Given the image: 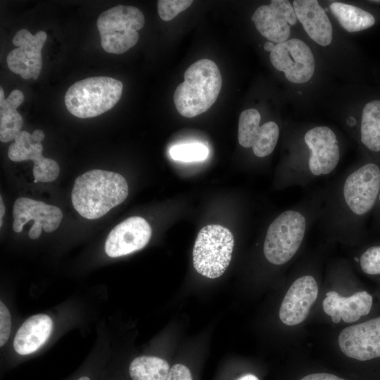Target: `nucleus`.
<instances>
[{"instance_id": "nucleus-1", "label": "nucleus", "mask_w": 380, "mask_h": 380, "mask_svg": "<svg viewBox=\"0 0 380 380\" xmlns=\"http://www.w3.org/2000/svg\"><path fill=\"white\" fill-rule=\"evenodd\" d=\"M128 195V185L121 175L92 170L77 177L72 191L76 211L89 220L99 218L122 203Z\"/></svg>"}, {"instance_id": "nucleus-2", "label": "nucleus", "mask_w": 380, "mask_h": 380, "mask_svg": "<svg viewBox=\"0 0 380 380\" xmlns=\"http://www.w3.org/2000/svg\"><path fill=\"white\" fill-rule=\"evenodd\" d=\"M184 82L176 88L173 99L177 111L193 118L208 110L216 101L222 87V75L210 59H200L185 71Z\"/></svg>"}, {"instance_id": "nucleus-3", "label": "nucleus", "mask_w": 380, "mask_h": 380, "mask_svg": "<svg viewBox=\"0 0 380 380\" xmlns=\"http://www.w3.org/2000/svg\"><path fill=\"white\" fill-rule=\"evenodd\" d=\"M123 84L110 77H91L76 82L67 90L65 104L80 118L98 116L111 109L120 100Z\"/></svg>"}, {"instance_id": "nucleus-4", "label": "nucleus", "mask_w": 380, "mask_h": 380, "mask_svg": "<svg viewBox=\"0 0 380 380\" xmlns=\"http://www.w3.org/2000/svg\"><path fill=\"white\" fill-rule=\"evenodd\" d=\"M144 23V14L134 6L118 5L105 11L96 22L102 48L110 53L126 52L138 42L137 31Z\"/></svg>"}, {"instance_id": "nucleus-5", "label": "nucleus", "mask_w": 380, "mask_h": 380, "mask_svg": "<svg viewBox=\"0 0 380 380\" xmlns=\"http://www.w3.org/2000/svg\"><path fill=\"white\" fill-rule=\"evenodd\" d=\"M232 232L218 224H208L198 232L193 249V264L200 274L215 279L228 267L234 248Z\"/></svg>"}, {"instance_id": "nucleus-6", "label": "nucleus", "mask_w": 380, "mask_h": 380, "mask_svg": "<svg viewBox=\"0 0 380 380\" xmlns=\"http://www.w3.org/2000/svg\"><path fill=\"white\" fill-rule=\"evenodd\" d=\"M306 229L305 217L299 212L286 210L269 226L263 245L265 258L272 264L283 265L298 251Z\"/></svg>"}, {"instance_id": "nucleus-7", "label": "nucleus", "mask_w": 380, "mask_h": 380, "mask_svg": "<svg viewBox=\"0 0 380 380\" xmlns=\"http://www.w3.org/2000/svg\"><path fill=\"white\" fill-rule=\"evenodd\" d=\"M270 61L286 78L296 84L308 82L314 74L315 63L310 47L299 39L276 44L270 55Z\"/></svg>"}, {"instance_id": "nucleus-8", "label": "nucleus", "mask_w": 380, "mask_h": 380, "mask_svg": "<svg viewBox=\"0 0 380 380\" xmlns=\"http://www.w3.org/2000/svg\"><path fill=\"white\" fill-rule=\"evenodd\" d=\"M380 189V169L374 163H367L346 179L343 197L350 210L362 215L374 206Z\"/></svg>"}, {"instance_id": "nucleus-9", "label": "nucleus", "mask_w": 380, "mask_h": 380, "mask_svg": "<svg viewBox=\"0 0 380 380\" xmlns=\"http://www.w3.org/2000/svg\"><path fill=\"white\" fill-rule=\"evenodd\" d=\"M46 37V33L42 30L34 35L25 29L18 31L12 40L18 48L7 56L8 68L23 79L37 80L42 67V50Z\"/></svg>"}, {"instance_id": "nucleus-10", "label": "nucleus", "mask_w": 380, "mask_h": 380, "mask_svg": "<svg viewBox=\"0 0 380 380\" xmlns=\"http://www.w3.org/2000/svg\"><path fill=\"white\" fill-rule=\"evenodd\" d=\"M13 215V229L18 233L23 231V226L28 221H34L28 234L31 239H38L42 229L48 233L55 231L63 218V213L59 208L25 197L15 201Z\"/></svg>"}, {"instance_id": "nucleus-11", "label": "nucleus", "mask_w": 380, "mask_h": 380, "mask_svg": "<svg viewBox=\"0 0 380 380\" xmlns=\"http://www.w3.org/2000/svg\"><path fill=\"white\" fill-rule=\"evenodd\" d=\"M338 343L350 358L366 361L380 357V317L345 328Z\"/></svg>"}, {"instance_id": "nucleus-12", "label": "nucleus", "mask_w": 380, "mask_h": 380, "mask_svg": "<svg viewBox=\"0 0 380 380\" xmlns=\"http://www.w3.org/2000/svg\"><path fill=\"white\" fill-rule=\"evenodd\" d=\"M151 228L143 217H129L115 226L109 233L105 251L111 258L128 255L146 246L151 236Z\"/></svg>"}, {"instance_id": "nucleus-13", "label": "nucleus", "mask_w": 380, "mask_h": 380, "mask_svg": "<svg viewBox=\"0 0 380 380\" xmlns=\"http://www.w3.org/2000/svg\"><path fill=\"white\" fill-rule=\"evenodd\" d=\"M304 141L310 151L309 170L319 176L331 173L337 166L340 151L335 133L328 127H315L308 130Z\"/></svg>"}, {"instance_id": "nucleus-14", "label": "nucleus", "mask_w": 380, "mask_h": 380, "mask_svg": "<svg viewBox=\"0 0 380 380\" xmlns=\"http://www.w3.org/2000/svg\"><path fill=\"white\" fill-rule=\"evenodd\" d=\"M318 295L315 278L305 275L297 279L287 291L279 309L280 320L286 325L294 326L303 322Z\"/></svg>"}, {"instance_id": "nucleus-15", "label": "nucleus", "mask_w": 380, "mask_h": 380, "mask_svg": "<svg viewBox=\"0 0 380 380\" xmlns=\"http://www.w3.org/2000/svg\"><path fill=\"white\" fill-rule=\"evenodd\" d=\"M15 141L10 145L8 156L15 162L32 160L34 165L32 169L34 179L37 182H49L55 180L60 172L59 165L53 159L42 156L43 146L34 142L32 134L20 131L15 136Z\"/></svg>"}, {"instance_id": "nucleus-16", "label": "nucleus", "mask_w": 380, "mask_h": 380, "mask_svg": "<svg viewBox=\"0 0 380 380\" xmlns=\"http://www.w3.org/2000/svg\"><path fill=\"white\" fill-rule=\"evenodd\" d=\"M322 306L324 312L331 317L334 323L337 324L341 319L351 323L370 312L372 296L365 291L348 297L341 296L336 291H329L323 300Z\"/></svg>"}, {"instance_id": "nucleus-17", "label": "nucleus", "mask_w": 380, "mask_h": 380, "mask_svg": "<svg viewBox=\"0 0 380 380\" xmlns=\"http://www.w3.org/2000/svg\"><path fill=\"white\" fill-rule=\"evenodd\" d=\"M298 20L308 35L326 46L332 41V26L324 8L317 0H294L292 3Z\"/></svg>"}, {"instance_id": "nucleus-18", "label": "nucleus", "mask_w": 380, "mask_h": 380, "mask_svg": "<svg viewBox=\"0 0 380 380\" xmlns=\"http://www.w3.org/2000/svg\"><path fill=\"white\" fill-rule=\"evenodd\" d=\"M53 329V322L45 314L27 318L18 329L13 341L15 352L25 355L40 348L48 340Z\"/></svg>"}, {"instance_id": "nucleus-19", "label": "nucleus", "mask_w": 380, "mask_h": 380, "mask_svg": "<svg viewBox=\"0 0 380 380\" xmlns=\"http://www.w3.org/2000/svg\"><path fill=\"white\" fill-rule=\"evenodd\" d=\"M251 20L258 31L268 41L279 44L288 40L290 25L284 18L270 5L259 6L253 13Z\"/></svg>"}, {"instance_id": "nucleus-20", "label": "nucleus", "mask_w": 380, "mask_h": 380, "mask_svg": "<svg viewBox=\"0 0 380 380\" xmlns=\"http://www.w3.org/2000/svg\"><path fill=\"white\" fill-rule=\"evenodd\" d=\"M24 101L23 93L13 90L5 99L3 88H0V140L8 142L14 139L20 132L23 120L17 108Z\"/></svg>"}, {"instance_id": "nucleus-21", "label": "nucleus", "mask_w": 380, "mask_h": 380, "mask_svg": "<svg viewBox=\"0 0 380 380\" xmlns=\"http://www.w3.org/2000/svg\"><path fill=\"white\" fill-rule=\"evenodd\" d=\"M329 8L341 27L348 32L362 31L375 23V18L371 13L353 5L333 2Z\"/></svg>"}, {"instance_id": "nucleus-22", "label": "nucleus", "mask_w": 380, "mask_h": 380, "mask_svg": "<svg viewBox=\"0 0 380 380\" xmlns=\"http://www.w3.org/2000/svg\"><path fill=\"white\" fill-rule=\"evenodd\" d=\"M361 141L369 150L380 151V100H373L363 108Z\"/></svg>"}, {"instance_id": "nucleus-23", "label": "nucleus", "mask_w": 380, "mask_h": 380, "mask_svg": "<svg viewBox=\"0 0 380 380\" xmlns=\"http://www.w3.org/2000/svg\"><path fill=\"white\" fill-rule=\"evenodd\" d=\"M170 369L165 360L143 355L132 361L129 372L132 380H166Z\"/></svg>"}, {"instance_id": "nucleus-24", "label": "nucleus", "mask_w": 380, "mask_h": 380, "mask_svg": "<svg viewBox=\"0 0 380 380\" xmlns=\"http://www.w3.org/2000/svg\"><path fill=\"white\" fill-rule=\"evenodd\" d=\"M260 114L254 108L243 110L239 120L238 140L244 148H252L260 129Z\"/></svg>"}, {"instance_id": "nucleus-25", "label": "nucleus", "mask_w": 380, "mask_h": 380, "mask_svg": "<svg viewBox=\"0 0 380 380\" xmlns=\"http://www.w3.org/2000/svg\"><path fill=\"white\" fill-rule=\"evenodd\" d=\"M279 135V129L276 122L269 121L261 125L252 146L254 154L260 158L270 155L276 146Z\"/></svg>"}, {"instance_id": "nucleus-26", "label": "nucleus", "mask_w": 380, "mask_h": 380, "mask_svg": "<svg viewBox=\"0 0 380 380\" xmlns=\"http://www.w3.org/2000/svg\"><path fill=\"white\" fill-rule=\"evenodd\" d=\"M170 154L175 160L194 162L205 160L208 157V150L200 143L181 144L172 146Z\"/></svg>"}, {"instance_id": "nucleus-27", "label": "nucleus", "mask_w": 380, "mask_h": 380, "mask_svg": "<svg viewBox=\"0 0 380 380\" xmlns=\"http://www.w3.org/2000/svg\"><path fill=\"white\" fill-rule=\"evenodd\" d=\"M192 3L191 0H159L157 3L158 15L162 20L170 21Z\"/></svg>"}, {"instance_id": "nucleus-28", "label": "nucleus", "mask_w": 380, "mask_h": 380, "mask_svg": "<svg viewBox=\"0 0 380 380\" xmlns=\"http://www.w3.org/2000/svg\"><path fill=\"white\" fill-rule=\"evenodd\" d=\"M360 264L366 274H380V246H372L366 250L360 258Z\"/></svg>"}, {"instance_id": "nucleus-29", "label": "nucleus", "mask_w": 380, "mask_h": 380, "mask_svg": "<svg viewBox=\"0 0 380 380\" xmlns=\"http://www.w3.org/2000/svg\"><path fill=\"white\" fill-rule=\"evenodd\" d=\"M277 11L289 25H294L298 19L293 5L286 0H272L269 4Z\"/></svg>"}, {"instance_id": "nucleus-30", "label": "nucleus", "mask_w": 380, "mask_h": 380, "mask_svg": "<svg viewBox=\"0 0 380 380\" xmlns=\"http://www.w3.org/2000/svg\"><path fill=\"white\" fill-rule=\"evenodd\" d=\"M11 329V318L8 309L0 302V346L2 347L8 339Z\"/></svg>"}, {"instance_id": "nucleus-31", "label": "nucleus", "mask_w": 380, "mask_h": 380, "mask_svg": "<svg viewBox=\"0 0 380 380\" xmlns=\"http://www.w3.org/2000/svg\"><path fill=\"white\" fill-rule=\"evenodd\" d=\"M166 380H193L189 368L182 364H175L170 369Z\"/></svg>"}, {"instance_id": "nucleus-32", "label": "nucleus", "mask_w": 380, "mask_h": 380, "mask_svg": "<svg viewBox=\"0 0 380 380\" xmlns=\"http://www.w3.org/2000/svg\"><path fill=\"white\" fill-rule=\"evenodd\" d=\"M300 380H345L338 376L328 373H315L307 375Z\"/></svg>"}, {"instance_id": "nucleus-33", "label": "nucleus", "mask_w": 380, "mask_h": 380, "mask_svg": "<svg viewBox=\"0 0 380 380\" xmlns=\"http://www.w3.org/2000/svg\"><path fill=\"white\" fill-rule=\"evenodd\" d=\"M32 137L34 142L41 143L44 139V133L41 129H35L32 133Z\"/></svg>"}, {"instance_id": "nucleus-34", "label": "nucleus", "mask_w": 380, "mask_h": 380, "mask_svg": "<svg viewBox=\"0 0 380 380\" xmlns=\"http://www.w3.org/2000/svg\"><path fill=\"white\" fill-rule=\"evenodd\" d=\"M236 380H259V379L254 374H247L240 376Z\"/></svg>"}, {"instance_id": "nucleus-35", "label": "nucleus", "mask_w": 380, "mask_h": 380, "mask_svg": "<svg viewBox=\"0 0 380 380\" xmlns=\"http://www.w3.org/2000/svg\"><path fill=\"white\" fill-rule=\"evenodd\" d=\"M274 46L275 44L273 42L268 41L265 43L263 48L265 51L267 52H271L273 50Z\"/></svg>"}, {"instance_id": "nucleus-36", "label": "nucleus", "mask_w": 380, "mask_h": 380, "mask_svg": "<svg viewBox=\"0 0 380 380\" xmlns=\"http://www.w3.org/2000/svg\"><path fill=\"white\" fill-rule=\"evenodd\" d=\"M0 208H1V213H0V227H1V226H2V224H3L2 219H3V216H4V213H5V206H4V203H3L1 196V200H0Z\"/></svg>"}, {"instance_id": "nucleus-37", "label": "nucleus", "mask_w": 380, "mask_h": 380, "mask_svg": "<svg viewBox=\"0 0 380 380\" xmlns=\"http://www.w3.org/2000/svg\"><path fill=\"white\" fill-rule=\"evenodd\" d=\"M355 119L353 117H350L348 120V123L350 125H353L354 124H355Z\"/></svg>"}, {"instance_id": "nucleus-38", "label": "nucleus", "mask_w": 380, "mask_h": 380, "mask_svg": "<svg viewBox=\"0 0 380 380\" xmlns=\"http://www.w3.org/2000/svg\"><path fill=\"white\" fill-rule=\"evenodd\" d=\"M78 380H90V379L87 376H82Z\"/></svg>"}, {"instance_id": "nucleus-39", "label": "nucleus", "mask_w": 380, "mask_h": 380, "mask_svg": "<svg viewBox=\"0 0 380 380\" xmlns=\"http://www.w3.org/2000/svg\"><path fill=\"white\" fill-rule=\"evenodd\" d=\"M370 2H374V3H380V1H370Z\"/></svg>"}, {"instance_id": "nucleus-40", "label": "nucleus", "mask_w": 380, "mask_h": 380, "mask_svg": "<svg viewBox=\"0 0 380 380\" xmlns=\"http://www.w3.org/2000/svg\"><path fill=\"white\" fill-rule=\"evenodd\" d=\"M34 183H37V182H37L36 179H34Z\"/></svg>"}, {"instance_id": "nucleus-41", "label": "nucleus", "mask_w": 380, "mask_h": 380, "mask_svg": "<svg viewBox=\"0 0 380 380\" xmlns=\"http://www.w3.org/2000/svg\"><path fill=\"white\" fill-rule=\"evenodd\" d=\"M379 201H380V194H379Z\"/></svg>"}]
</instances>
